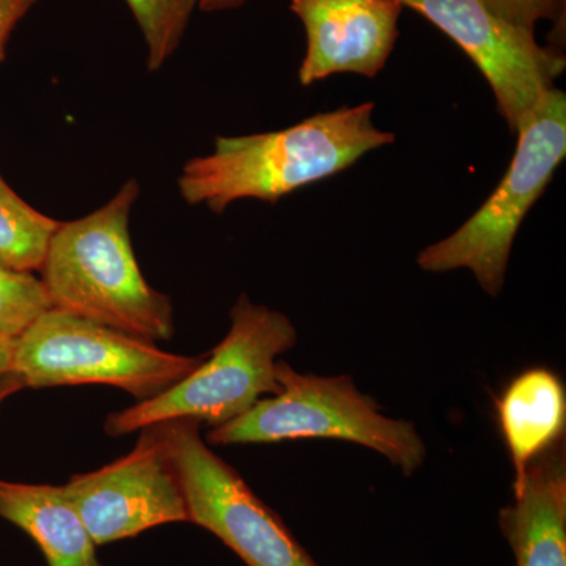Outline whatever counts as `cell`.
<instances>
[{
	"mask_svg": "<svg viewBox=\"0 0 566 566\" xmlns=\"http://www.w3.org/2000/svg\"><path fill=\"white\" fill-rule=\"evenodd\" d=\"M375 103L319 112L281 132L216 137L214 150L189 159L178 188L189 205L222 214L243 199L275 203L304 186L352 167L367 153L394 144L376 128Z\"/></svg>",
	"mask_w": 566,
	"mask_h": 566,
	"instance_id": "cell-1",
	"label": "cell"
},
{
	"mask_svg": "<svg viewBox=\"0 0 566 566\" xmlns=\"http://www.w3.org/2000/svg\"><path fill=\"white\" fill-rule=\"evenodd\" d=\"M139 193L132 178L99 210L61 222L40 273L52 307L156 344L174 337V307L134 255L129 218Z\"/></svg>",
	"mask_w": 566,
	"mask_h": 566,
	"instance_id": "cell-2",
	"label": "cell"
},
{
	"mask_svg": "<svg viewBox=\"0 0 566 566\" xmlns=\"http://www.w3.org/2000/svg\"><path fill=\"white\" fill-rule=\"evenodd\" d=\"M229 334L202 364L180 382L107 417L112 438L175 419H191L211 428L245 415L264 395L279 392L275 364L292 349L297 333L289 316L256 305L248 294L230 312Z\"/></svg>",
	"mask_w": 566,
	"mask_h": 566,
	"instance_id": "cell-3",
	"label": "cell"
},
{
	"mask_svg": "<svg viewBox=\"0 0 566 566\" xmlns=\"http://www.w3.org/2000/svg\"><path fill=\"white\" fill-rule=\"evenodd\" d=\"M279 392L245 415L211 428L214 446L268 444L294 439H340L374 449L405 475L423 464L427 447L412 423L389 419L349 376L303 375L277 360Z\"/></svg>",
	"mask_w": 566,
	"mask_h": 566,
	"instance_id": "cell-4",
	"label": "cell"
},
{
	"mask_svg": "<svg viewBox=\"0 0 566 566\" xmlns=\"http://www.w3.org/2000/svg\"><path fill=\"white\" fill-rule=\"evenodd\" d=\"M516 137L513 161L485 203L455 233L419 253L423 271L469 270L490 296L501 294L517 230L566 156L565 92H547Z\"/></svg>",
	"mask_w": 566,
	"mask_h": 566,
	"instance_id": "cell-5",
	"label": "cell"
},
{
	"mask_svg": "<svg viewBox=\"0 0 566 566\" xmlns=\"http://www.w3.org/2000/svg\"><path fill=\"white\" fill-rule=\"evenodd\" d=\"M205 357L167 353L151 342L52 307L18 335L13 374L31 389L107 385L145 401L180 382Z\"/></svg>",
	"mask_w": 566,
	"mask_h": 566,
	"instance_id": "cell-6",
	"label": "cell"
},
{
	"mask_svg": "<svg viewBox=\"0 0 566 566\" xmlns=\"http://www.w3.org/2000/svg\"><path fill=\"white\" fill-rule=\"evenodd\" d=\"M151 427L180 476L188 523L218 536L248 566H316L243 476L211 452L199 422L175 419Z\"/></svg>",
	"mask_w": 566,
	"mask_h": 566,
	"instance_id": "cell-7",
	"label": "cell"
},
{
	"mask_svg": "<svg viewBox=\"0 0 566 566\" xmlns=\"http://www.w3.org/2000/svg\"><path fill=\"white\" fill-rule=\"evenodd\" d=\"M450 36L486 77L510 132L524 122L556 87L566 59L557 46H542L535 33L516 28L488 10L482 0H398Z\"/></svg>",
	"mask_w": 566,
	"mask_h": 566,
	"instance_id": "cell-8",
	"label": "cell"
},
{
	"mask_svg": "<svg viewBox=\"0 0 566 566\" xmlns=\"http://www.w3.org/2000/svg\"><path fill=\"white\" fill-rule=\"evenodd\" d=\"M120 460L63 488L96 546L132 538L148 528L189 521L180 476L155 427Z\"/></svg>",
	"mask_w": 566,
	"mask_h": 566,
	"instance_id": "cell-9",
	"label": "cell"
},
{
	"mask_svg": "<svg viewBox=\"0 0 566 566\" xmlns=\"http://www.w3.org/2000/svg\"><path fill=\"white\" fill-rule=\"evenodd\" d=\"M403 9L398 0H292L307 35L301 84L342 73L375 77L392 54Z\"/></svg>",
	"mask_w": 566,
	"mask_h": 566,
	"instance_id": "cell-10",
	"label": "cell"
},
{
	"mask_svg": "<svg viewBox=\"0 0 566 566\" xmlns=\"http://www.w3.org/2000/svg\"><path fill=\"white\" fill-rule=\"evenodd\" d=\"M517 566H566V463L554 446L528 465L515 502L499 516Z\"/></svg>",
	"mask_w": 566,
	"mask_h": 566,
	"instance_id": "cell-11",
	"label": "cell"
},
{
	"mask_svg": "<svg viewBox=\"0 0 566 566\" xmlns=\"http://www.w3.org/2000/svg\"><path fill=\"white\" fill-rule=\"evenodd\" d=\"M0 517L31 536L50 566H102L62 486L0 480Z\"/></svg>",
	"mask_w": 566,
	"mask_h": 566,
	"instance_id": "cell-12",
	"label": "cell"
},
{
	"mask_svg": "<svg viewBox=\"0 0 566 566\" xmlns=\"http://www.w3.org/2000/svg\"><path fill=\"white\" fill-rule=\"evenodd\" d=\"M499 422L515 465V488L527 468L560 441L565 430L564 385L547 368H532L513 379L497 403Z\"/></svg>",
	"mask_w": 566,
	"mask_h": 566,
	"instance_id": "cell-13",
	"label": "cell"
},
{
	"mask_svg": "<svg viewBox=\"0 0 566 566\" xmlns=\"http://www.w3.org/2000/svg\"><path fill=\"white\" fill-rule=\"evenodd\" d=\"M59 226L21 199L0 174V268L40 273Z\"/></svg>",
	"mask_w": 566,
	"mask_h": 566,
	"instance_id": "cell-14",
	"label": "cell"
},
{
	"mask_svg": "<svg viewBox=\"0 0 566 566\" xmlns=\"http://www.w3.org/2000/svg\"><path fill=\"white\" fill-rule=\"evenodd\" d=\"M147 44V66L163 69L180 46L200 0H126Z\"/></svg>",
	"mask_w": 566,
	"mask_h": 566,
	"instance_id": "cell-15",
	"label": "cell"
},
{
	"mask_svg": "<svg viewBox=\"0 0 566 566\" xmlns=\"http://www.w3.org/2000/svg\"><path fill=\"white\" fill-rule=\"evenodd\" d=\"M50 308L40 277L0 268V334L18 337Z\"/></svg>",
	"mask_w": 566,
	"mask_h": 566,
	"instance_id": "cell-16",
	"label": "cell"
},
{
	"mask_svg": "<svg viewBox=\"0 0 566 566\" xmlns=\"http://www.w3.org/2000/svg\"><path fill=\"white\" fill-rule=\"evenodd\" d=\"M502 20L535 33L543 20H564L566 0H482Z\"/></svg>",
	"mask_w": 566,
	"mask_h": 566,
	"instance_id": "cell-17",
	"label": "cell"
},
{
	"mask_svg": "<svg viewBox=\"0 0 566 566\" xmlns=\"http://www.w3.org/2000/svg\"><path fill=\"white\" fill-rule=\"evenodd\" d=\"M39 0H0V63L7 55L11 33Z\"/></svg>",
	"mask_w": 566,
	"mask_h": 566,
	"instance_id": "cell-18",
	"label": "cell"
},
{
	"mask_svg": "<svg viewBox=\"0 0 566 566\" xmlns=\"http://www.w3.org/2000/svg\"><path fill=\"white\" fill-rule=\"evenodd\" d=\"M17 337L0 334V376L13 374V357Z\"/></svg>",
	"mask_w": 566,
	"mask_h": 566,
	"instance_id": "cell-19",
	"label": "cell"
},
{
	"mask_svg": "<svg viewBox=\"0 0 566 566\" xmlns=\"http://www.w3.org/2000/svg\"><path fill=\"white\" fill-rule=\"evenodd\" d=\"M21 389H24V385L18 375L9 374L0 376V405L7 400V398L11 397V395L20 392Z\"/></svg>",
	"mask_w": 566,
	"mask_h": 566,
	"instance_id": "cell-20",
	"label": "cell"
},
{
	"mask_svg": "<svg viewBox=\"0 0 566 566\" xmlns=\"http://www.w3.org/2000/svg\"><path fill=\"white\" fill-rule=\"evenodd\" d=\"M249 0H200L199 9L203 11H222L238 9Z\"/></svg>",
	"mask_w": 566,
	"mask_h": 566,
	"instance_id": "cell-21",
	"label": "cell"
}]
</instances>
